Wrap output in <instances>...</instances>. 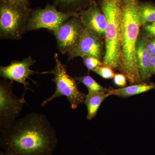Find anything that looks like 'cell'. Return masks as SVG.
Here are the masks:
<instances>
[{
    "mask_svg": "<svg viewBox=\"0 0 155 155\" xmlns=\"http://www.w3.org/2000/svg\"><path fill=\"white\" fill-rule=\"evenodd\" d=\"M112 68L108 66H101L97 67L92 71L104 79H110L114 78L115 74Z\"/></svg>",
    "mask_w": 155,
    "mask_h": 155,
    "instance_id": "d6986e66",
    "label": "cell"
},
{
    "mask_svg": "<svg viewBox=\"0 0 155 155\" xmlns=\"http://www.w3.org/2000/svg\"><path fill=\"white\" fill-rule=\"evenodd\" d=\"M36 61L31 56L25 58L21 61H13L8 66H1L0 67V75L5 80L16 81L24 85L25 91L30 88L28 87L29 83L26 81L31 75L40 74V72L33 71L30 67Z\"/></svg>",
    "mask_w": 155,
    "mask_h": 155,
    "instance_id": "30bf717a",
    "label": "cell"
},
{
    "mask_svg": "<svg viewBox=\"0 0 155 155\" xmlns=\"http://www.w3.org/2000/svg\"><path fill=\"white\" fill-rule=\"evenodd\" d=\"M104 54L102 40L84 29L78 43L68 56V61L84 55L93 56L101 59Z\"/></svg>",
    "mask_w": 155,
    "mask_h": 155,
    "instance_id": "8fae6325",
    "label": "cell"
},
{
    "mask_svg": "<svg viewBox=\"0 0 155 155\" xmlns=\"http://www.w3.org/2000/svg\"><path fill=\"white\" fill-rule=\"evenodd\" d=\"M84 28L102 40L105 37L107 19L99 6L94 1L79 13Z\"/></svg>",
    "mask_w": 155,
    "mask_h": 155,
    "instance_id": "9c48e42d",
    "label": "cell"
},
{
    "mask_svg": "<svg viewBox=\"0 0 155 155\" xmlns=\"http://www.w3.org/2000/svg\"><path fill=\"white\" fill-rule=\"evenodd\" d=\"M109 96L107 93L88 91L84 102L87 109V118L88 120H91L96 117L100 106L104 100Z\"/></svg>",
    "mask_w": 155,
    "mask_h": 155,
    "instance_id": "5bb4252c",
    "label": "cell"
},
{
    "mask_svg": "<svg viewBox=\"0 0 155 155\" xmlns=\"http://www.w3.org/2000/svg\"><path fill=\"white\" fill-rule=\"evenodd\" d=\"M138 11L141 25L155 22V5L154 4L148 2H139Z\"/></svg>",
    "mask_w": 155,
    "mask_h": 155,
    "instance_id": "2e32d148",
    "label": "cell"
},
{
    "mask_svg": "<svg viewBox=\"0 0 155 155\" xmlns=\"http://www.w3.org/2000/svg\"><path fill=\"white\" fill-rule=\"evenodd\" d=\"M75 79L79 83L84 84L87 87L88 91L107 93L110 90V89L106 88L101 85L89 75L76 77Z\"/></svg>",
    "mask_w": 155,
    "mask_h": 155,
    "instance_id": "e0dca14e",
    "label": "cell"
},
{
    "mask_svg": "<svg viewBox=\"0 0 155 155\" xmlns=\"http://www.w3.org/2000/svg\"><path fill=\"white\" fill-rule=\"evenodd\" d=\"M144 29L147 36L155 38V22L144 25Z\"/></svg>",
    "mask_w": 155,
    "mask_h": 155,
    "instance_id": "44dd1931",
    "label": "cell"
},
{
    "mask_svg": "<svg viewBox=\"0 0 155 155\" xmlns=\"http://www.w3.org/2000/svg\"><path fill=\"white\" fill-rule=\"evenodd\" d=\"M78 15L62 12L58 10L54 5L48 4L44 8L31 11L25 32L41 28L54 31L68 19Z\"/></svg>",
    "mask_w": 155,
    "mask_h": 155,
    "instance_id": "52a82bcc",
    "label": "cell"
},
{
    "mask_svg": "<svg viewBox=\"0 0 155 155\" xmlns=\"http://www.w3.org/2000/svg\"><path fill=\"white\" fill-rule=\"evenodd\" d=\"M147 47L152 56H155V38L147 41Z\"/></svg>",
    "mask_w": 155,
    "mask_h": 155,
    "instance_id": "7402d4cb",
    "label": "cell"
},
{
    "mask_svg": "<svg viewBox=\"0 0 155 155\" xmlns=\"http://www.w3.org/2000/svg\"><path fill=\"white\" fill-rule=\"evenodd\" d=\"M5 1H12V0H5Z\"/></svg>",
    "mask_w": 155,
    "mask_h": 155,
    "instance_id": "484cf974",
    "label": "cell"
},
{
    "mask_svg": "<svg viewBox=\"0 0 155 155\" xmlns=\"http://www.w3.org/2000/svg\"><path fill=\"white\" fill-rule=\"evenodd\" d=\"M0 155H8L5 153L4 151H1L0 152Z\"/></svg>",
    "mask_w": 155,
    "mask_h": 155,
    "instance_id": "d4e9b609",
    "label": "cell"
},
{
    "mask_svg": "<svg viewBox=\"0 0 155 155\" xmlns=\"http://www.w3.org/2000/svg\"><path fill=\"white\" fill-rule=\"evenodd\" d=\"M139 0H123L122 10L121 64L120 70L130 84L142 83L136 58L140 24Z\"/></svg>",
    "mask_w": 155,
    "mask_h": 155,
    "instance_id": "7a4b0ae2",
    "label": "cell"
},
{
    "mask_svg": "<svg viewBox=\"0 0 155 155\" xmlns=\"http://www.w3.org/2000/svg\"><path fill=\"white\" fill-rule=\"evenodd\" d=\"M155 74V56H153L151 61V75Z\"/></svg>",
    "mask_w": 155,
    "mask_h": 155,
    "instance_id": "cb8c5ba5",
    "label": "cell"
},
{
    "mask_svg": "<svg viewBox=\"0 0 155 155\" xmlns=\"http://www.w3.org/2000/svg\"><path fill=\"white\" fill-rule=\"evenodd\" d=\"M53 5L59 11L79 14L94 0H52Z\"/></svg>",
    "mask_w": 155,
    "mask_h": 155,
    "instance_id": "9a60e30c",
    "label": "cell"
},
{
    "mask_svg": "<svg viewBox=\"0 0 155 155\" xmlns=\"http://www.w3.org/2000/svg\"><path fill=\"white\" fill-rule=\"evenodd\" d=\"M81 58L83 59L84 64L88 70L93 71L97 67L103 66V62L102 63L100 59L95 57L84 55Z\"/></svg>",
    "mask_w": 155,
    "mask_h": 155,
    "instance_id": "ac0fdd59",
    "label": "cell"
},
{
    "mask_svg": "<svg viewBox=\"0 0 155 155\" xmlns=\"http://www.w3.org/2000/svg\"><path fill=\"white\" fill-rule=\"evenodd\" d=\"M13 84L7 80L0 82V131L17 120L26 103L25 93L21 98L14 94Z\"/></svg>",
    "mask_w": 155,
    "mask_h": 155,
    "instance_id": "8992f818",
    "label": "cell"
},
{
    "mask_svg": "<svg viewBox=\"0 0 155 155\" xmlns=\"http://www.w3.org/2000/svg\"><path fill=\"white\" fill-rule=\"evenodd\" d=\"M54 58L56 65L54 69L48 72H40V74H53L54 77L52 80L56 84L55 91L41 103V106L45 107L57 98L65 96L69 102L71 108L76 109L84 102L86 94L79 90L76 79L68 74L67 67L61 63L57 53L55 54Z\"/></svg>",
    "mask_w": 155,
    "mask_h": 155,
    "instance_id": "5b68a950",
    "label": "cell"
},
{
    "mask_svg": "<svg viewBox=\"0 0 155 155\" xmlns=\"http://www.w3.org/2000/svg\"><path fill=\"white\" fill-rule=\"evenodd\" d=\"M152 57L148 48L146 39L138 37L136 46V58L139 72L142 82L149 80L152 76Z\"/></svg>",
    "mask_w": 155,
    "mask_h": 155,
    "instance_id": "7c38bea8",
    "label": "cell"
},
{
    "mask_svg": "<svg viewBox=\"0 0 155 155\" xmlns=\"http://www.w3.org/2000/svg\"><path fill=\"white\" fill-rule=\"evenodd\" d=\"M155 88V84L153 83L147 84L141 83L133 84L131 86L124 87L119 89H111L107 93L109 95H114L126 98L133 96L136 95L141 94Z\"/></svg>",
    "mask_w": 155,
    "mask_h": 155,
    "instance_id": "4fadbf2b",
    "label": "cell"
},
{
    "mask_svg": "<svg viewBox=\"0 0 155 155\" xmlns=\"http://www.w3.org/2000/svg\"><path fill=\"white\" fill-rule=\"evenodd\" d=\"M31 10L13 1L0 0V36L19 40L25 33Z\"/></svg>",
    "mask_w": 155,
    "mask_h": 155,
    "instance_id": "277c9868",
    "label": "cell"
},
{
    "mask_svg": "<svg viewBox=\"0 0 155 155\" xmlns=\"http://www.w3.org/2000/svg\"><path fill=\"white\" fill-rule=\"evenodd\" d=\"M84 30L78 15L68 19L53 31L60 51L63 54H69L77 45Z\"/></svg>",
    "mask_w": 155,
    "mask_h": 155,
    "instance_id": "ba28073f",
    "label": "cell"
},
{
    "mask_svg": "<svg viewBox=\"0 0 155 155\" xmlns=\"http://www.w3.org/2000/svg\"><path fill=\"white\" fill-rule=\"evenodd\" d=\"M0 132L1 147L8 155H53L58 145L47 117L36 112L17 119Z\"/></svg>",
    "mask_w": 155,
    "mask_h": 155,
    "instance_id": "6da1fadb",
    "label": "cell"
},
{
    "mask_svg": "<svg viewBox=\"0 0 155 155\" xmlns=\"http://www.w3.org/2000/svg\"><path fill=\"white\" fill-rule=\"evenodd\" d=\"M12 1L21 5L28 7V8L29 7V0H12Z\"/></svg>",
    "mask_w": 155,
    "mask_h": 155,
    "instance_id": "603a6c76",
    "label": "cell"
},
{
    "mask_svg": "<svg viewBox=\"0 0 155 155\" xmlns=\"http://www.w3.org/2000/svg\"><path fill=\"white\" fill-rule=\"evenodd\" d=\"M114 82L117 86L124 87L127 84V78L123 74H116L114 78Z\"/></svg>",
    "mask_w": 155,
    "mask_h": 155,
    "instance_id": "ffe728a7",
    "label": "cell"
},
{
    "mask_svg": "<svg viewBox=\"0 0 155 155\" xmlns=\"http://www.w3.org/2000/svg\"><path fill=\"white\" fill-rule=\"evenodd\" d=\"M123 0H99L98 5L107 19L105 53L103 66L120 69L121 64L122 10Z\"/></svg>",
    "mask_w": 155,
    "mask_h": 155,
    "instance_id": "3957f363",
    "label": "cell"
}]
</instances>
